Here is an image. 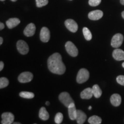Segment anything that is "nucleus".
<instances>
[{"mask_svg":"<svg viewBox=\"0 0 124 124\" xmlns=\"http://www.w3.org/2000/svg\"><path fill=\"white\" fill-rule=\"evenodd\" d=\"M47 63L48 69L52 73L62 75L66 71V66L62 62V56L58 52L51 55Z\"/></svg>","mask_w":124,"mask_h":124,"instance_id":"1","label":"nucleus"},{"mask_svg":"<svg viewBox=\"0 0 124 124\" xmlns=\"http://www.w3.org/2000/svg\"><path fill=\"white\" fill-rule=\"evenodd\" d=\"M90 74L88 70L86 69H81L78 71L77 77V82L78 83H85L89 79Z\"/></svg>","mask_w":124,"mask_h":124,"instance_id":"2","label":"nucleus"},{"mask_svg":"<svg viewBox=\"0 0 124 124\" xmlns=\"http://www.w3.org/2000/svg\"><path fill=\"white\" fill-rule=\"evenodd\" d=\"M59 99L60 101L67 108H68L70 106V105L74 102V100H72L69 93L67 92L60 93L59 96Z\"/></svg>","mask_w":124,"mask_h":124,"instance_id":"3","label":"nucleus"},{"mask_svg":"<svg viewBox=\"0 0 124 124\" xmlns=\"http://www.w3.org/2000/svg\"><path fill=\"white\" fill-rule=\"evenodd\" d=\"M65 48L67 53L71 56L76 57L78 55V50L77 48L71 41H67L65 44Z\"/></svg>","mask_w":124,"mask_h":124,"instance_id":"4","label":"nucleus"},{"mask_svg":"<svg viewBox=\"0 0 124 124\" xmlns=\"http://www.w3.org/2000/svg\"><path fill=\"white\" fill-rule=\"evenodd\" d=\"M124 41V36L122 34L117 33L113 37L111 41V46L113 48H118L121 46Z\"/></svg>","mask_w":124,"mask_h":124,"instance_id":"5","label":"nucleus"},{"mask_svg":"<svg viewBox=\"0 0 124 124\" xmlns=\"http://www.w3.org/2000/svg\"><path fill=\"white\" fill-rule=\"evenodd\" d=\"M17 48L20 54L26 55L29 52V46L27 43L24 40H18L17 43Z\"/></svg>","mask_w":124,"mask_h":124,"instance_id":"6","label":"nucleus"},{"mask_svg":"<svg viewBox=\"0 0 124 124\" xmlns=\"http://www.w3.org/2000/svg\"><path fill=\"white\" fill-rule=\"evenodd\" d=\"M2 121L1 123L2 124H11L13 123L15 120V116L12 113L5 112L1 115Z\"/></svg>","mask_w":124,"mask_h":124,"instance_id":"7","label":"nucleus"},{"mask_svg":"<svg viewBox=\"0 0 124 124\" xmlns=\"http://www.w3.org/2000/svg\"><path fill=\"white\" fill-rule=\"evenodd\" d=\"M33 75L30 72H22L18 77V81L21 83H27L33 79Z\"/></svg>","mask_w":124,"mask_h":124,"instance_id":"8","label":"nucleus"},{"mask_svg":"<svg viewBox=\"0 0 124 124\" xmlns=\"http://www.w3.org/2000/svg\"><path fill=\"white\" fill-rule=\"evenodd\" d=\"M40 39L43 43H47L50 39V32L46 27H43L40 33Z\"/></svg>","mask_w":124,"mask_h":124,"instance_id":"9","label":"nucleus"},{"mask_svg":"<svg viewBox=\"0 0 124 124\" xmlns=\"http://www.w3.org/2000/svg\"><path fill=\"white\" fill-rule=\"evenodd\" d=\"M65 25L67 28L71 32H77L78 29V25L77 23L74 21V20L72 19H68L65 21L64 23Z\"/></svg>","mask_w":124,"mask_h":124,"instance_id":"10","label":"nucleus"},{"mask_svg":"<svg viewBox=\"0 0 124 124\" xmlns=\"http://www.w3.org/2000/svg\"><path fill=\"white\" fill-rule=\"evenodd\" d=\"M103 15V12L101 11V10H95L90 12L89 15H88V17H89L90 20L96 21V20H98L100 18H101Z\"/></svg>","mask_w":124,"mask_h":124,"instance_id":"11","label":"nucleus"},{"mask_svg":"<svg viewBox=\"0 0 124 124\" xmlns=\"http://www.w3.org/2000/svg\"><path fill=\"white\" fill-rule=\"evenodd\" d=\"M35 25L33 24V23H30V24H29L27 27H25V28L24 31V33L26 36L31 37L35 35Z\"/></svg>","mask_w":124,"mask_h":124,"instance_id":"12","label":"nucleus"},{"mask_svg":"<svg viewBox=\"0 0 124 124\" xmlns=\"http://www.w3.org/2000/svg\"><path fill=\"white\" fill-rule=\"evenodd\" d=\"M67 108L70 118L71 120H76L77 116V110L76 109V107L74 102L70 105V106Z\"/></svg>","mask_w":124,"mask_h":124,"instance_id":"13","label":"nucleus"},{"mask_svg":"<svg viewBox=\"0 0 124 124\" xmlns=\"http://www.w3.org/2000/svg\"><path fill=\"white\" fill-rule=\"evenodd\" d=\"M93 95L92 88H87L80 93V98L83 100H89Z\"/></svg>","mask_w":124,"mask_h":124,"instance_id":"14","label":"nucleus"},{"mask_svg":"<svg viewBox=\"0 0 124 124\" xmlns=\"http://www.w3.org/2000/svg\"><path fill=\"white\" fill-rule=\"evenodd\" d=\"M113 57L114 59L118 61L124 60V51L121 49L117 48L113 52Z\"/></svg>","mask_w":124,"mask_h":124,"instance_id":"15","label":"nucleus"},{"mask_svg":"<svg viewBox=\"0 0 124 124\" xmlns=\"http://www.w3.org/2000/svg\"><path fill=\"white\" fill-rule=\"evenodd\" d=\"M110 102L114 106H119L121 103V97L118 94H114L110 97Z\"/></svg>","mask_w":124,"mask_h":124,"instance_id":"16","label":"nucleus"},{"mask_svg":"<svg viewBox=\"0 0 124 124\" xmlns=\"http://www.w3.org/2000/svg\"><path fill=\"white\" fill-rule=\"evenodd\" d=\"M87 118V116L83 111L80 110H77V121L78 124H83L85 123Z\"/></svg>","mask_w":124,"mask_h":124,"instance_id":"17","label":"nucleus"},{"mask_svg":"<svg viewBox=\"0 0 124 124\" xmlns=\"http://www.w3.org/2000/svg\"><path fill=\"white\" fill-rule=\"evenodd\" d=\"M20 23V20L17 18H11L7 20L6 24L9 29H12L17 26Z\"/></svg>","mask_w":124,"mask_h":124,"instance_id":"18","label":"nucleus"},{"mask_svg":"<svg viewBox=\"0 0 124 124\" xmlns=\"http://www.w3.org/2000/svg\"><path fill=\"white\" fill-rule=\"evenodd\" d=\"M39 116L40 118L43 121L48 120L49 118V113H48L46 108H44V107H42L40 109Z\"/></svg>","mask_w":124,"mask_h":124,"instance_id":"19","label":"nucleus"},{"mask_svg":"<svg viewBox=\"0 0 124 124\" xmlns=\"http://www.w3.org/2000/svg\"><path fill=\"white\" fill-rule=\"evenodd\" d=\"M93 95L96 98H99L101 96L102 92L101 89H100V86L98 85H95L93 86Z\"/></svg>","mask_w":124,"mask_h":124,"instance_id":"20","label":"nucleus"},{"mask_svg":"<svg viewBox=\"0 0 124 124\" xmlns=\"http://www.w3.org/2000/svg\"><path fill=\"white\" fill-rule=\"evenodd\" d=\"M88 122L90 124H100L102 122V119L97 116H93L88 120Z\"/></svg>","mask_w":124,"mask_h":124,"instance_id":"21","label":"nucleus"},{"mask_svg":"<svg viewBox=\"0 0 124 124\" xmlns=\"http://www.w3.org/2000/svg\"><path fill=\"white\" fill-rule=\"evenodd\" d=\"M19 95L21 97L25 99H32L35 97V94L33 93L28 91H22L20 93Z\"/></svg>","mask_w":124,"mask_h":124,"instance_id":"22","label":"nucleus"},{"mask_svg":"<svg viewBox=\"0 0 124 124\" xmlns=\"http://www.w3.org/2000/svg\"><path fill=\"white\" fill-rule=\"evenodd\" d=\"M83 33L84 35L85 39L87 41H90L92 39V35H91V32L87 28L84 27L83 28Z\"/></svg>","mask_w":124,"mask_h":124,"instance_id":"23","label":"nucleus"},{"mask_svg":"<svg viewBox=\"0 0 124 124\" xmlns=\"http://www.w3.org/2000/svg\"><path fill=\"white\" fill-rule=\"evenodd\" d=\"M9 80L7 78L1 77L0 78V89H3V88L6 87L8 86Z\"/></svg>","mask_w":124,"mask_h":124,"instance_id":"24","label":"nucleus"},{"mask_svg":"<svg viewBox=\"0 0 124 124\" xmlns=\"http://www.w3.org/2000/svg\"><path fill=\"white\" fill-rule=\"evenodd\" d=\"M63 120V115L62 113H58L55 117V122L56 124H61Z\"/></svg>","mask_w":124,"mask_h":124,"instance_id":"25","label":"nucleus"},{"mask_svg":"<svg viewBox=\"0 0 124 124\" xmlns=\"http://www.w3.org/2000/svg\"><path fill=\"white\" fill-rule=\"evenodd\" d=\"M48 3V0H36V7L38 8H41L46 5Z\"/></svg>","mask_w":124,"mask_h":124,"instance_id":"26","label":"nucleus"},{"mask_svg":"<svg viewBox=\"0 0 124 124\" xmlns=\"http://www.w3.org/2000/svg\"><path fill=\"white\" fill-rule=\"evenodd\" d=\"M101 2V0H89V4L91 7H97Z\"/></svg>","mask_w":124,"mask_h":124,"instance_id":"27","label":"nucleus"},{"mask_svg":"<svg viewBox=\"0 0 124 124\" xmlns=\"http://www.w3.org/2000/svg\"><path fill=\"white\" fill-rule=\"evenodd\" d=\"M117 82L118 83L122 85V86H124V75H119L117 77Z\"/></svg>","mask_w":124,"mask_h":124,"instance_id":"28","label":"nucleus"},{"mask_svg":"<svg viewBox=\"0 0 124 124\" xmlns=\"http://www.w3.org/2000/svg\"><path fill=\"white\" fill-rule=\"evenodd\" d=\"M4 64L2 62H0V71H2V69H4Z\"/></svg>","mask_w":124,"mask_h":124,"instance_id":"29","label":"nucleus"},{"mask_svg":"<svg viewBox=\"0 0 124 124\" xmlns=\"http://www.w3.org/2000/svg\"><path fill=\"white\" fill-rule=\"evenodd\" d=\"M5 28V25L4 24H3L2 23H0V30H2L3 29H4Z\"/></svg>","mask_w":124,"mask_h":124,"instance_id":"30","label":"nucleus"},{"mask_svg":"<svg viewBox=\"0 0 124 124\" xmlns=\"http://www.w3.org/2000/svg\"><path fill=\"white\" fill-rule=\"evenodd\" d=\"M2 43H3V39H2V38H0V45H1L2 44Z\"/></svg>","mask_w":124,"mask_h":124,"instance_id":"31","label":"nucleus"},{"mask_svg":"<svg viewBox=\"0 0 124 124\" xmlns=\"http://www.w3.org/2000/svg\"><path fill=\"white\" fill-rule=\"evenodd\" d=\"M120 2L122 5H124V0H120Z\"/></svg>","mask_w":124,"mask_h":124,"instance_id":"32","label":"nucleus"},{"mask_svg":"<svg viewBox=\"0 0 124 124\" xmlns=\"http://www.w3.org/2000/svg\"><path fill=\"white\" fill-rule=\"evenodd\" d=\"M122 17H123V18L124 19V11H123L122 12Z\"/></svg>","mask_w":124,"mask_h":124,"instance_id":"33","label":"nucleus"},{"mask_svg":"<svg viewBox=\"0 0 124 124\" xmlns=\"http://www.w3.org/2000/svg\"><path fill=\"white\" fill-rule=\"evenodd\" d=\"M46 105H47V106H48V105H49V102H48V101H47V102H46Z\"/></svg>","mask_w":124,"mask_h":124,"instance_id":"34","label":"nucleus"},{"mask_svg":"<svg viewBox=\"0 0 124 124\" xmlns=\"http://www.w3.org/2000/svg\"><path fill=\"white\" fill-rule=\"evenodd\" d=\"M13 124H20L21 123H20V122H13Z\"/></svg>","mask_w":124,"mask_h":124,"instance_id":"35","label":"nucleus"},{"mask_svg":"<svg viewBox=\"0 0 124 124\" xmlns=\"http://www.w3.org/2000/svg\"><path fill=\"white\" fill-rule=\"evenodd\" d=\"M91 108H92V107H91V106L89 107V110H91Z\"/></svg>","mask_w":124,"mask_h":124,"instance_id":"36","label":"nucleus"},{"mask_svg":"<svg viewBox=\"0 0 124 124\" xmlns=\"http://www.w3.org/2000/svg\"><path fill=\"white\" fill-rule=\"evenodd\" d=\"M10 1H13V2H15V1H17V0H10Z\"/></svg>","mask_w":124,"mask_h":124,"instance_id":"37","label":"nucleus"},{"mask_svg":"<svg viewBox=\"0 0 124 124\" xmlns=\"http://www.w3.org/2000/svg\"><path fill=\"white\" fill-rule=\"evenodd\" d=\"M122 67H123L124 68V63H122Z\"/></svg>","mask_w":124,"mask_h":124,"instance_id":"38","label":"nucleus"},{"mask_svg":"<svg viewBox=\"0 0 124 124\" xmlns=\"http://www.w3.org/2000/svg\"><path fill=\"white\" fill-rule=\"evenodd\" d=\"M5 1V0H1V1Z\"/></svg>","mask_w":124,"mask_h":124,"instance_id":"39","label":"nucleus"}]
</instances>
